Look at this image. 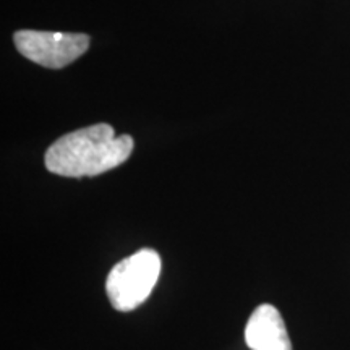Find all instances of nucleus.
Instances as JSON below:
<instances>
[{
	"mask_svg": "<svg viewBox=\"0 0 350 350\" xmlns=\"http://www.w3.org/2000/svg\"><path fill=\"white\" fill-rule=\"evenodd\" d=\"M163 261L152 248H142L111 269L106 281L107 297L117 312H131L151 295Z\"/></svg>",
	"mask_w": 350,
	"mask_h": 350,
	"instance_id": "f03ea898",
	"label": "nucleus"
},
{
	"mask_svg": "<svg viewBox=\"0 0 350 350\" xmlns=\"http://www.w3.org/2000/svg\"><path fill=\"white\" fill-rule=\"evenodd\" d=\"M245 342L252 350H292L282 314L269 304L258 306L248 318Z\"/></svg>",
	"mask_w": 350,
	"mask_h": 350,
	"instance_id": "20e7f679",
	"label": "nucleus"
},
{
	"mask_svg": "<svg viewBox=\"0 0 350 350\" xmlns=\"http://www.w3.org/2000/svg\"><path fill=\"white\" fill-rule=\"evenodd\" d=\"M15 46L20 54L46 68H64L75 62L90 47V36L80 33H52L21 29Z\"/></svg>",
	"mask_w": 350,
	"mask_h": 350,
	"instance_id": "7ed1b4c3",
	"label": "nucleus"
},
{
	"mask_svg": "<svg viewBox=\"0 0 350 350\" xmlns=\"http://www.w3.org/2000/svg\"><path fill=\"white\" fill-rule=\"evenodd\" d=\"M130 135L116 137L107 124H96L64 135L44 156L49 172L62 177H96L124 164L133 151Z\"/></svg>",
	"mask_w": 350,
	"mask_h": 350,
	"instance_id": "f257e3e1",
	"label": "nucleus"
}]
</instances>
